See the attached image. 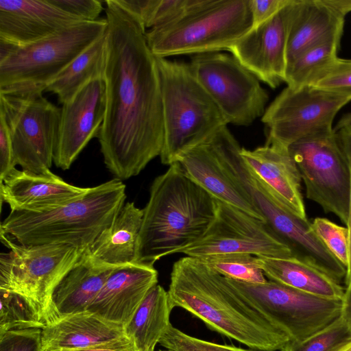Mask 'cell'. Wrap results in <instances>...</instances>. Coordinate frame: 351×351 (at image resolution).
Masks as SVG:
<instances>
[{
  "label": "cell",
  "mask_w": 351,
  "mask_h": 351,
  "mask_svg": "<svg viewBox=\"0 0 351 351\" xmlns=\"http://www.w3.org/2000/svg\"><path fill=\"white\" fill-rule=\"evenodd\" d=\"M293 1L291 0L269 20L251 29L228 49L247 69L272 88L285 82Z\"/></svg>",
  "instance_id": "ac0fdd59"
},
{
  "label": "cell",
  "mask_w": 351,
  "mask_h": 351,
  "mask_svg": "<svg viewBox=\"0 0 351 351\" xmlns=\"http://www.w3.org/2000/svg\"><path fill=\"white\" fill-rule=\"evenodd\" d=\"M1 184V199L11 211L43 213L83 197L89 188L66 182L51 171L34 173L14 169Z\"/></svg>",
  "instance_id": "44dd1931"
},
{
  "label": "cell",
  "mask_w": 351,
  "mask_h": 351,
  "mask_svg": "<svg viewBox=\"0 0 351 351\" xmlns=\"http://www.w3.org/2000/svg\"><path fill=\"white\" fill-rule=\"evenodd\" d=\"M189 64L228 123L247 126L265 113L267 91L234 56L219 52L195 54Z\"/></svg>",
  "instance_id": "7c38bea8"
},
{
  "label": "cell",
  "mask_w": 351,
  "mask_h": 351,
  "mask_svg": "<svg viewBox=\"0 0 351 351\" xmlns=\"http://www.w3.org/2000/svg\"><path fill=\"white\" fill-rule=\"evenodd\" d=\"M351 341V330L342 317L303 341H289L280 351H337Z\"/></svg>",
  "instance_id": "d6a6232c"
},
{
  "label": "cell",
  "mask_w": 351,
  "mask_h": 351,
  "mask_svg": "<svg viewBox=\"0 0 351 351\" xmlns=\"http://www.w3.org/2000/svg\"><path fill=\"white\" fill-rule=\"evenodd\" d=\"M114 268L96 266L82 254L53 292L51 302L57 318L87 311Z\"/></svg>",
  "instance_id": "484cf974"
},
{
  "label": "cell",
  "mask_w": 351,
  "mask_h": 351,
  "mask_svg": "<svg viewBox=\"0 0 351 351\" xmlns=\"http://www.w3.org/2000/svg\"><path fill=\"white\" fill-rule=\"evenodd\" d=\"M289 152L304 184L306 196L347 226L350 173L335 131L300 140Z\"/></svg>",
  "instance_id": "4fadbf2b"
},
{
  "label": "cell",
  "mask_w": 351,
  "mask_h": 351,
  "mask_svg": "<svg viewBox=\"0 0 351 351\" xmlns=\"http://www.w3.org/2000/svg\"><path fill=\"white\" fill-rule=\"evenodd\" d=\"M157 284L154 265L134 262L116 267L87 311L125 327Z\"/></svg>",
  "instance_id": "ffe728a7"
},
{
  "label": "cell",
  "mask_w": 351,
  "mask_h": 351,
  "mask_svg": "<svg viewBox=\"0 0 351 351\" xmlns=\"http://www.w3.org/2000/svg\"><path fill=\"white\" fill-rule=\"evenodd\" d=\"M167 293L173 308L186 310L213 330L253 350H280L289 341L226 277L198 258L186 256L174 263Z\"/></svg>",
  "instance_id": "7a4b0ae2"
},
{
  "label": "cell",
  "mask_w": 351,
  "mask_h": 351,
  "mask_svg": "<svg viewBox=\"0 0 351 351\" xmlns=\"http://www.w3.org/2000/svg\"><path fill=\"white\" fill-rule=\"evenodd\" d=\"M125 335L124 327L89 311L67 315L42 330L41 351H72Z\"/></svg>",
  "instance_id": "603a6c76"
},
{
  "label": "cell",
  "mask_w": 351,
  "mask_h": 351,
  "mask_svg": "<svg viewBox=\"0 0 351 351\" xmlns=\"http://www.w3.org/2000/svg\"><path fill=\"white\" fill-rule=\"evenodd\" d=\"M227 279L250 305L291 341H304L342 315L343 300L308 293L270 280L250 283Z\"/></svg>",
  "instance_id": "30bf717a"
},
{
  "label": "cell",
  "mask_w": 351,
  "mask_h": 351,
  "mask_svg": "<svg viewBox=\"0 0 351 351\" xmlns=\"http://www.w3.org/2000/svg\"><path fill=\"white\" fill-rule=\"evenodd\" d=\"M42 330L30 328L0 333V351H41Z\"/></svg>",
  "instance_id": "8d00e7d4"
},
{
  "label": "cell",
  "mask_w": 351,
  "mask_h": 351,
  "mask_svg": "<svg viewBox=\"0 0 351 351\" xmlns=\"http://www.w3.org/2000/svg\"><path fill=\"white\" fill-rule=\"evenodd\" d=\"M16 165L10 135L0 117V182L16 169Z\"/></svg>",
  "instance_id": "60d3db41"
},
{
  "label": "cell",
  "mask_w": 351,
  "mask_h": 351,
  "mask_svg": "<svg viewBox=\"0 0 351 351\" xmlns=\"http://www.w3.org/2000/svg\"><path fill=\"white\" fill-rule=\"evenodd\" d=\"M193 0H158L150 29L169 23L182 16Z\"/></svg>",
  "instance_id": "f35d334b"
},
{
  "label": "cell",
  "mask_w": 351,
  "mask_h": 351,
  "mask_svg": "<svg viewBox=\"0 0 351 351\" xmlns=\"http://www.w3.org/2000/svg\"><path fill=\"white\" fill-rule=\"evenodd\" d=\"M83 21L49 0H0V38L19 46L45 39Z\"/></svg>",
  "instance_id": "d6986e66"
},
{
  "label": "cell",
  "mask_w": 351,
  "mask_h": 351,
  "mask_svg": "<svg viewBox=\"0 0 351 351\" xmlns=\"http://www.w3.org/2000/svg\"><path fill=\"white\" fill-rule=\"evenodd\" d=\"M330 5L344 17L351 12V0H328Z\"/></svg>",
  "instance_id": "bcb514c9"
},
{
  "label": "cell",
  "mask_w": 351,
  "mask_h": 351,
  "mask_svg": "<svg viewBox=\"0 0 351 351\" xmlns=\"http://www.w3.org/2000/svg\"><path fill=\"white\" fill-rule=\"evenodd\" d=\"M350 101L311 86H287L262 116L268 131L266 143L289 149L303 138L335 131L336 114Z\"/></svg>",
  "instance_id": "5bb4252c"
},
{
  "label": "cell",
  "mask_w": 351,
  "mask_h": 351,
  "mask_svg": "<svg viewBox=\"0 0 351 351\" xmlns=\"http://www.w3.org/2000/svg\"><path fill=\"white\" fill-rule=\"evenodd\" d=\"M125 189L114 178L48 211H11L0 226L1 241L24 246L66 244L85 251L113 221L125 204Z\"/></svg>",
  "instance_id": "277c9868"
},
{
  "label": "cell",
  "mask_w": 351,
  "mask_h": 351,
  "mask_svg": "<svg viewBox=\"0 0 351 351\" xmlns=\"http://www.w3.org/2000/svg\"><path fill=\"white\" fill-rule=\"evenodd\" d=\"M159 343L169 351H261L221 345L190 336L169 324Z\"/></svg>",
  "instance_id": "d590c367"
},
{
  "label": "cell",
  "mask_w": 351,
  "mask_h": 351,
  "mask_svg": "<svg viewBox=\"0 0 351 351\" xmlns=\"http://www.w3.org/2000/svg\"><path fill=\"white\" fill-rule=\"evenodd\" d=\"M198 258L229 279L250 283H263L267 281L265 274L258 265L256 256L253 255L223 254Z\"/></svg>",
  "instance_id": "4dcf8cb0"
},
{
  "label": "cell",
  "mask_w": 351,
  "mask_h": 351,
  "mask_svg": "<svg viewBox=\"0 0 351 351\" xmlns=\"http://www.w3.org/2000/svg\"><path fill=\"white\" fill-rule=\"evenodd\" d=\"M345 17L328 0H293L287 47V64L306 49L341 38Z\"/></svg>",
  "instance_id": "cb8c5ba5"
},
{
  "label": "cell",
  "mask_w": 351,
  "mask_h": 351,
  "mask_svg": "<svg viewBox=\"0 0 351 351\" xmlns=\"http://www.w3.org/2000/svg\"><path fill=\"white\" fill-rule=\"evenodd\" d=\"M250 169L295 215L308 219L301 193V176L289 149L265 144L253 150L241 148Z\"/></svg>",
  "instance_id": "7402d4cb"
},
{
  "label": "cell",
  "mask_w": 351,
  "mask_h": 351,
  "mask_svg": "<svg viewBox=\"0 0 351 351\" xmlns=\"http://www.w3.org/2000/svg\"><path fill=\"white\" fill-rule=\"evenodd\" d=\"M118 2L133 14L145 29L150 28L158 0H118Z\"/></svg>",
  "instance_id": "7bdbcfd3"
},
{
  "label": "cell",
  "mask_w": 351,
  "mask_h": 351,
  "mask_svg": "<svg viewBox=\"0 0 351 351\" xmlns=\"http://www.w3.org/2000/svg\"><path fill=\"white\" fill-rule=\"evenodd\" d=\"M270 280L324 298L343 300L346 287L318 269L296 258L256 256Z\"/></svg>",
  "instance_id": "4316f807"
},
{
  "label": "cell",
  "mask_w": 351,
  "mask_h": 351,
  "mask_svg": "<svg viewBox=\"0 0 351 351\" xmlns=\"http://www.w3.org/2000/svg\"><path fill=\"white\" fill-rule=\"evenodd\" d=\"M338 142L347 159L350 173V189L349 202V218L346 227L349 232V263L345 287L351 282V125H348L336 132Z\"/></svg>",
  "instance_id": "b9f144b4"
},
{
  "label": "cell",
  "mask_w": 351,
  "mask_h": 351,
  "mask_svg": "<svg viewBox=\"0 0 351 351\" xmlns=\"http://www.w3.org/2000/svg\"><path fill=\"white\" fill-rule=\"evenodd\" d=\"M171 307L167 291L159 285L148 291L130 322L124 327L138 351H155L171 324Z\"/></svg>",
  "instance_id": "83f0119b"
},
{
  "label": "cell",
  "mask_w": 351,
  "mask_h": 351,
  "mask_svg": "<svg viewBox=\"0 0 351 351\" xmlns=\"http://www.w3.org/2000/svg\"><path fill=\"white\" fill-rule=\"evenodd\" d=\"M250 0H193L180 17L145 32L157 58L217 52L252 28Z\"/></svg>",
  "instance_id": "8992f818"
},
{
  "label": "cell",
  "mask_w": 351,
  "mask_h": 351,
  "mask_svg": "<svg viewBox=\"0 0 351 351\" xmlns=\"http://www.w3.org/2000/svg\"><path fill=\"white\" fill-rule=\"evenodd\" d=\"M106 62V32L76 57L45 91L58 96L59 103L71 100L89 81L104 77Z\"/></svg>",
  "instance_id": "f1b7e54d"
},
{
  "label": "cell",
  "mask_w": 351,
  "mask_h": 351,
  "mask_svg": "<svg viewBox=\"0 0 351 351\" xmlns=\"http://www.w3.org/2000/svg\"><path fill=\"white\" fill-rule=\"evenodd\" d=\"M105 3L106 108L97 138L106 167L122 181L160 156L164 138L161 88L145 28L118 0Z\"/></svg>",
  "instance_id": "6da1fadb"
},
{
  "label": "cell",
  "mask_w": 351,
  "mask_h": 351,
  "mask_svg": "<svg viewBox=\"0 0 351 351\" xmlns=\"http://www.w3.org/2000/svg\"><path fill=\"white\" fill-rule=\"evenodd\" d=\"M106 108L104 77L91 80L61 108L53 162L62 170L70 168L88 142L97 137Z\"/></svg>",
  "instance_id": "e0dca14e"
},
{
  "label": "cell",
  "mask_w": 351,
  "mask_h": 351,
  "mask_svg": "<svg viewBox=\"0 0 351 351\" xmlns=\"http://www.w3.org/2000/svg\"><path fill=\"white\" fill-rule=\"evenodd\" d=\"M72 351H138L133 341L126 335L99 345Z\"/></svg>",
  "instance_id": "ee69618b"
},
{
  "label": "cell",
  "mask_w": 351,
  "mask_h": 351,
  "mask_svg": "<svg viewBox=\"0 0 351 351\" xmlns=\"http://www.w3.org/2000/svg\"><path fill=\"white\" fill-rule=\"evenodd\" d=\"M217 199L178 162L156 177L143 210L134 262L154 265L200 240L214 221Z\"/></svg>",
  "instance_id": "3957f363"
},
{
  "label": "cell",
  "mask_w": 351,
  "mask_h": 351,
  "mask_svg": "<svg viewBox=\"0 0 351 351\" xmlns=\"http://www.w3.org/2000/svg\"><path fill=\"white\" fill-rule=\"evenodd\" d=\"M227 125L181 154L176 162L215 198L265 222L247 186L248 167Z\"/></svg>",
  "instance_id": "9c48e42d"
},
{
  "label": "cell",
  "mask_w": 351,
  "mask_h": 351,
  "mask_svg": "<svg viewBox=\"0 0 351 351\" xmlns=\"http://www.w3.org/2000/svg\"><path fill=\"white\" fill-rule=\"evenodd\" d=\"M217 204L215 218L206 234L180 253L195 258L223 254L295 258L267 223L221 201Z\"/></svg>",
  "instance_id": "9a60e30c"
},
{
  "label": "cell",
  "mask_w": 351,
  "mask_h": 351,
  "mask_svg": "<svg viewBox=\"0 0 351 351\" xmlns=\"http://www.w3.org/2000/svg\"><path fill=\"white\" fill-rule=\"evenodd\" d=\"M291 0H250L252 28H255L274 16Z\"/></svg>",
  "instance_id": "ab89813d"
},
{
  "label": "cell",
  "mask_w": 351,
  "mask_h": 351,
  "mask_svg": "<svg viewBox=\"0 0 351 351\" xmlns=\"http://www.w3.org/2000/svg\"><path fill=\"white\" fill-rule=\"evenodd\" d=\"M5 245L10 251L0 256V289L23 297L45 326L57 320L53 292L84 251L66 244Z\"/></svg>",
  "instance_id": "ba28073f"
},
{
  "label": "cell",
  "mask_w": 351,
  "mask_h": 351,
  "mask_svg": "<svg viewBox=\"0 0 351 351\" xmlns=\"http://www.w3.org/2000/svg\"><path fill=\"white\" fill-rule=\"evenodd\" d=\"M41 91L0 93V117L8 129L16 165L47 173L53 162L61 116Z\"/></svg>",
  "instance_id": "8fae6325"
},
{
  "label": "cell",
  "mask_w": 351,
  "mask_h": 351,
  "mask_svg": "<svg viewBox=\"0 0 351 351\" xmlns=\"http://www.w3.org/2000/svg\"><path fill=\"white\" fill-rule=\"evenodd\" d=\"M156 61L164 130L160 158L162 164L171 165L228 123L189 63L157 57Z\"/></svg>",
  "instance_id": "5b68a950"
},
{
  "label": "cell",
  "mask_w": 351,
  "mask_h": 351,
  "mask_svg": "<svg viewBox=\"0 0 351 351\" xmlns=\"http://www.w3.org/2000/svg\"><path fill=\"white\" fill-rule=\"evenodd\" d=\"M248 186L266 223L291 248L295 258L318 269L338 283H343L345 285L346 267L335 258L319 239L311 222L292 213L252 170Z\"/></svg>",
  "instance_id": "2e32d148"
},
{
  "label": "cell",
  "mask_w": 351,
  "mask_h": 351,
  "mask_svg": "<svg viewBox=\"0 0 351 351\" xmlns=\"http://www.w3.org/2000/svg\"><path fill=\"white\" fill-rule=\"evenodd\" d=\"M0 333L11 330L45 327L21 295L0 289Z\"/></svg>",
  "instance_id": "1f68e13d"
},
{
  "label": "cell",
  "mask_w": 351,
  "mask_h": 351,
  "mask_svg": "<svg viewBox=\"0 0 351 351\" xmlns=\"http://www.w3.org/2000/svg\"><path fill=\"white\" fill-rule=\"evenodd\" d=\"M158 351H169V350H158Z\"/></svg>",
  "instance_id": "681fc988"
},
{
  "label": "cell",
  "mask_w": 351,
  "mask_h": 351,
  "mask_svg": "<svg viewBox=\"0 0 351 351\" xmlns=\"http://www.w3.org/2000/svg\"><path fill=\"white\" fill-rule=\"evenodd\" d=\"M341 317L351 330V282L346 287Z\"/></svg>",
  "instance_id": "f6af8a7d"
},
{
  "label": "cell",
  "mask_w": 351,
  "mask_h": 351,
  "mask_svg": "<svg viewBox=\"0 0 351 351\" xmlns=\"http://www.w3.org/2000/svg\"><path fill=\"white\" fill-rule=\"evenodd\" d=\"M106 19L82 21L23 46L0 62V93L44 92L76 57L106 32Z\"/></svg>",
  "instance_id": "52a82bcc"
},
{
  "label": "cell",
  "mask_w": 351,
  "mask_h": 351,
  "mask_svg": "<svg viewBox=\"0 0 351 351\" xmlns=\"http://www.w3.org/2000/svg\"><path fill=\"white\" fill-rule=\"evenodd\" d=\"M143 210L134 202L121 207L111 224L84 251L83 257L103 267H118L135 261Z\"/></svg>",
  "instance_id": "d4e9b609"
},
{
  "label": "cell",
  "mask_w": 351,
  "mask_h": 351,
  "mask_svg": "<svg viewBox=\"0 0 351 351\" xmlns=\"http://www.w3.org/2000/svg\"><path fill=\"white\" fill-rule=\"evenodd\" d=\"M337 351H351V341L344 345Z\"/></svg>",
  "instance_id": "c3c4849f"
},
{
  "label": "cell",
  "mask_w": 351,
  "mask_h": 351,
  "mask_svg": "<svg viewBox=\"0 0 351 351\" xmlns=\"http://www.w3.org/2000/svg\"><path fill=\"white\" fill-rule=\"evenodd\" d=\"M53 5L83 21L97 20L103 10L102 2L98 0H49Z\"/></svg>",
  "instance_id": "74e56055"
},
{
  "label": "cell",
  "mask_w": 351,
  "mask_h": 351,
  "mask_svg": "<svg viewBox=\"0 0 351 351\" xmlns=\"http://www.w3.org/2000/svg\"><path fill=\"white\" fill-rule=\"evenodd\" d=\"M311 223L315 234L324 246L347 269L349 263L348 228L323 217H316Z\"/></svg>",
  "instance_id": "e575fe53"
},
{
  "label": "cell",
  "mask_w": 351,
  "mask_h": 351,
  "mask_svg": "<svg viewBox=\"0 0 351 351\" xmlns=\"http://www.w3.org/2000/svg\"><path fill=\"white\" fill-rule=\"evenodd\" d=\"M351 125V112L344 114L340 119L338 121L337 124L334 128V130L335 132L338 131L339 129Z\"/></svg>",
  "instance_id": "7dc6e473"
},
{
  "label": "cell",
  "mask_w": 351,
  "mask_h": 351,
  "mask_svg": "<svg viewBox=\"0 0 351 351\" xmlns=\"http://www.w3.org/2000/svg\"><path fill=\"white\" fill-rule=\"evenodd\" d=\"M308 86L351 99V59L337 57L322 69Z\"/></svg>",
  "instance_id": "836d02e7"
},
{
  "label": "cell",
  "mask_w": 351,
  "mask_h": 351,
  "mask_svg": "<svg viewBox=\"0 0 351 351\" xmlns=\"http://www.w3.org/2000/svg\"><path fill=\"white\" fill-rule=\"evenodd\" d=\"M341 38H335L315 44L287 64L285 83L298 89L308 86L314 77L337 58Z\"/></svg>",
  "instance_id": "f546056e"
}]
</instances>
